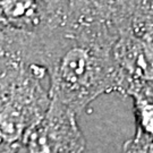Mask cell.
<instances>
[{"label":"cell","mask_w":153,"mask_h":153,"mask_svg":"<svg viewBox=\"0 0 153 153\" xmlns=\"http://www.w3.org/2000/svg\"><path fill=\"white\" fill-rule=\"evenodd\" d=\"M56 1H1L0 26L34 34L43 30L55 10Z\"/></svg>","instance_id":"cell-5"},{"label":"cell","mask_w":153,"mask_h":153,"mask_svg":"<svg viewBox=\"0 0 153 153\" xmlns=\"http://www.w3.org/2000/svg\"><path fill=\"white\" fill-rule=\"evenodd\" d=\"M124 10L125 1H60L35 34L0 26V55L45 69L52 99L78 115L100 95L120 93L115 47Z\"/></svg>","instance_id":"cell-1"},{"label":"cell","mask_w":153,"mask_h":153,"mask_svg":"<svg viewBox=\"0 0 153 153\" xmlns=\"http://www.w3.org/2000/svg\"><path fill=\"white\" fill-rule=\"evenodd\" d=\"M115 59L121 94L153 103V1H125Z\"/></svg>","instance_id":"cell-3"},{"label":"cell","mask_w":153,"mask_h":153,"mask_svg":"<svg viewBox=\"0 0 153 153\" xmlns=\"http://www.w3.org/2000/svg\"><path fill=\"white\" fill-rule=\"evenodd\" d=\"M120 153H153V138L135 131L134 137L124 144Z\"/></svg>","instance_id":"cell-7"},{"label":"cell","mask_w":153,"mask_h":153,"mask_svg":"<svg viewBox=\"0 0 153 153\" xmlns=\"http://www.w3.org/2000/svg\"><path fill=\"white\" fill-rule=\"evenodd\" d=\"M136 131L153 138V103L143 99H134Z\"/></svg>","instance_id":"cell-6"},{"label":"cell","mask_w":153,"mask_h":153,"mask_svg":"<svg viewBox=\"0 0 153 153\" xmlns=\"http://www.w3.org/2000/svg\"><path fill=\"white\" fill-rule=\"evenodd\" d=\"M0 153H16L25 133L52 103L41 81L45 69L16 57L0 55Z\"/></svg>","instance_id":"cell-2"},{"label":"cell","mask_w":153,"mask_h":153,"mask_svg":"<svg viewBox=\"0 0 153 153\" xmlns=\"http://www.w3.org/2000/svg\"><path fill=\"white\" fill-rule=\"evenodd\" d=\"M77 114L52 99L50 109L23 136L16 153H83L86 141Z\"/></svg>","instance_id":"cell-4"}]
</instances>
